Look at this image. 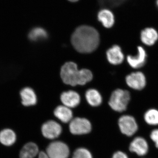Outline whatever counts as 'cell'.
<instances>
[{
	"instance_id": "cell-1",
	"label": "cell",
	"mask_w": 158,
	"mask_h": 158,
	"mask_svg": "<svg viewBox=\"0 0 158 158\" xmlns=\"http://www.w3.org/2000/svg\"><path fill=\"white\" fill-rule=\"evenodd\" d=\"M99 35L96 29L90 26H80L73 34L71 42L78 52L89 53L96 50L99 43Z\"/></svg>"
},
{
	"instance_id": "cell-11",
	"label": "cell",
	"mask_w": 158,
	"mask_h": 158,
	"mask_svg": "<svg viewBox=\"0 0 158 158\" xmlns=\"http://www.w3.org/2000/svg\"><path fill=\"white\" fill-rule=\"evenodd\" d=\"M98 19L106 28H111L116 22V16L111 9L104 8L98 11Z\"/></svg>"
},
{
	"instance_id": "cell-25",
	"label": "cell",
	"mask_w": 158,
	"mask_h": 158,
	"mask_svg": "<svg viewBox=\"0 0 158 158\" xmlns=\"http://www.w3.org/2000/svg\"><path fill=\"white\" fill-rule=\"evenodd\" d=\"M112 158H129L127 155L121 151L116 152L113 154Z\"/></svg>"
},
{
	"instance_id": "cell-6",
	"label": "cell",
	"mask_w": 158,
	"mask_h": 158,
	"mask_svg": "<svg viewBox=\"0 0 158 158\" xmlns=\"http://www.w3.org/2000/svg\"><path fill=\"white\" fill-rule=\"evenodd\" d=\"M70 132L73 135H81L88 134L91 130V125L85 118H76L70 121L69 125Z\"/></svg>"
},
{
	"instance_id": "cell-24",
	"label": "cell",
	"mask_w": 158,
	"mask_h": 158,
	"mask_svg": "<svg viewBox=\"0 0 158 158\" xmlns=\"http://www.w3.org/2000/svg\"><path fill=\"white\" fill-rule=\"evenodd\" d=\"M150 137L155 144L156 147L158 148V129L152 131Z\"/></svg>"
},
{
	"instance_id": "cell-12",
	"label": "cell",
	"mask_w": 158,
	"mask_h": 158,
	"mask_svg": "<svg viewBox=\"0 0 158 158\" xmlns=\"http://www.w3.org/2000/svg\"><path fill=\"white\" fill-rule=\"evenodd\" d=\"M147 59L146 51L142 47H138V54L135 56H128L127 62L129 65L134 69L140 68L144 65Z\"/></svg>"
},
{
	"instance_id": "cell-26",
	"label": "cell",
	"mask_w": 158,
	"mask_h": 158,
	"mask_svg": "<svg viewBox=\"0 0 158 158\" xmlns=\"http://www.w3.org/2000/svg\"><path fill=\"white\" fill-rule=\"evenodd\" d=\"M69 2H77L79 0H67Z\"/></svg>"
},
{
	"instance_id": "cell-21",
	"label": "cell",
	"mask_w": 158,
	"mask_h": 158,
	"mask_svg": "<svg viewBox=\"0 0 158 158\" xmlns=\"http://www.w3.org/2000/svg\"><path fill=\"white\" fill-rule=\"evenodd\" d=\"M144 119L145 122L150 125H158V110L155 109L147 110L144 114Z\"/></svg>"
},
{
	"instance_id": "cell-10",
	"label": "cell",
	"mask_w": 158,
	"mask_h": 158,
	"mask_svg": "<svg viewBox=\"0 0 158 158\" xmlns=\"http://www.w3.org/2000/svg\"><path fill=\"white\" fill-rule=\"evenodd\" d=\"M129 150L131 152H135L138 156H145L148 151V143L142 137H136L130 143Z\"/></svg>"
},
{
	"instance_id": "cell-3",
	"label": "cell",
	"mask_w": 158,
	"mask_h": 158,
	"mask_svg": "<svg viewBox=\"0 0 158 158\" xmlns=\"http://www.w3.org/2000/svg\"><path fill=\"white\" fill-rule=\"evenodd\" d=\"M62 81L66 85L75 86L79 85L80 70L73 62H67L62 66L60 72Z\"/></svg>"
},
{
	"instance_id": "cell-14",
	"label": "cell",
	"mask_w": 158,
	"mask_h": 158,
	"mask_svg": "<svg viewBox=\"0 0 158 158\" xmlns=\"http://www.w3.org/2000/svg\"><path fill=\"white\" fill-rule=\"evenodd\" d=\"M60 98L64 106L69 108L76 107L81 102V97L78 94L73 90L63 92Z\"/></svg>"
},
{
	"instance_id": "cell-19",
	"label": "cell",
	"mask_w": 158,
	"mask_h": 158,
	"mask_svg": "<svg viewBox=\"0 0 158 158\" xmlns=\"http://www.w3.org/2000/svg\"><path fill=\"white\" fill-rule=\"evenodd\" d=\"M85 97L88 103L92 106H98L102 104V99L101 95L95 89H90L87 90Z\"/></svg>"
},
{
	"instance_id": "cell-18",
	"label": "cell",
	"mask_w": 158,
	"mask_h": 158,
	"mask_svg": "<svg viewBox=\"0 0 158 158\" xmlns=\"http://www.w3.org/2000/svg\"><path fill=\"white\" fill-rule=\"evenodd\" d=\"M54 115L62 122L67 123L71 121L73 113L69 108L65 106L57 107L54 111Z\"/></svg>"
},
{
	"instance_id": "cell-7",
	"label": "cell",
	"mask_w": 158,
	"mask_h": 158,
	"mask_svg": "<svg viewBox=\"0 0 158 158\" xmlns=\"http://www.w3.org/2000/svg\"><path fill=\"white\" fill-rule=\"evenodd\" d=\"M19 158H49L46 153L40 152L38 146L30 142L25 144L20 151Z\"/></svg>"
},
{
	"instance_id": "cell-22",
	"label": "cell",
	"mask_w": 158,
	"mask_h": 158,
	"mask_svg": "<svg viewBox=\"0 0 158 158\" xmlns=\"http://www.w3.org/2000/svg\"><path fill=\"white\" fill-rule=\"evenodd\" d=\"M80 71V78L79 85H84L90 81L93 78V74L90 70L88 69H81Z\"/></svg>"
},
{
	"instance_id": "cell-20",
	"label": "cell",
	"mask_w": 158,
	"mask_h": 158,
	"mask_svg": "<svg viewBox=\"0 0 158 158\" xmlns=\"http://www.w3.org/2000/svg\"><path fill=\"white\" fill-rule=\"evenodd\" d=\"M47 36L46 31L44 29L40 27H36L32 29L28 35L29 39L32 41L45 39Z\"/></svg>"
},
{
	"instance_id": "cell-17",
	"label": "cell",
	"mask_w": 158,
	"mask_h": 158,
	"mask_svg": "<svg viewBox=\"0 0 158 158\" xmlns=\"http://www.w3.org/2000/svg\"><path fill=\"white\" fill-rule=\"evenodd\" d=\"M20 94L22 99V103L25 106H34L37 103V96L32 88H23L20 91Z\"/></svg>"
},
{
	"instance_id": "cell-4",
	"label": "cell",
	"mask_w": 158,
	"mask_h": 158,
	"mask_svg": "<svg viewBox=\"0 0 158 158\" xmlns=\"http://www.w3.org/2000/svg\"><path fill=\"white\" fill-rule=\"evenodd\" d=\"M46 153L49 158H68L69 150L68 146L62 141H54L49 144Z\"/></svg>"
},
{
	"instance_id": "cell-23",
	"label": "cell",
	"mask_w": 158,
	"mask_h": 158,
	"mask_svg": "<svg viewBox=\"0 0 158 158\" xmlns=\"http://www.w3.org/2000/svg\"><path fill=\"white\" fill-rule=\"evenodd\" d=\"M73 158H92V157L88 150L79 148L75 151Z\"/></svg>"
},
{
	"instance_id": "cell-2",
	"label": "cell",
	"mask_w": 158,
	"mask_h": 158,
	"mask_svg": "<svg viewBox=\"0 0 158 158\" xmlns=\"http://www.w3.org/2000/svg\"><path fill=\"white\" fill-rule=\"evenodd\" d=\"M131 98V94L128 90L117 89L111 94L109 105L114 111L123 112L127 109Z\"/></svg>"
},
{
	"instance_id": "cell-5",
	"label": "cell",
	"mask_w": 158,
	"mask_h": 158,
	"mask_svg": "<svg viewBox=\"0 0 158 158\" xmlns=\"http://www.w3.org/2000/svg\"><path fill=\"white\" fill-rule=\"evenodd\" d=\"M118 124L122 133L131 137L138 130V125L135 119L130 115H123L118 119Z\"/></svg>"
},
{
	"instance_id": "cell-13",
	"label": "cell",
	"mask_w": 158,
	"mask_h": 158,
	"mask_svg": "<svg viewBox=\"0 0 158 158\" xmlns=\"http://www.w3.org/2000/svg\"><path fill=\"white\" fill-rule=\"evenodd\" d=\"M141 40L144 44L147 46L154 45L158 40V32L152 27H145L141 30Z\"/></svg>"
},
{
	"instance_id": "cell-15",
	"label": "cell",
	"mask_w": 158,
	"mask_h": 158,
	"mask_svg": "<svg viewBox=\"0 0 158 158\" xmlns=\"http://www.w3.org/2000/svg\"><path fill=\"white\" fill-rule=\"evenodd\" d=\"M108 61L112 65L121 64L124 59V56L119 46L115 45L109 49L106 52Z\"/></svg>"
},
{
	"instance_id": "cell-9",
	"label": "cell",
	"mask_w": 158,
	"mask_h": 158,
	"mask_svg": "<svg viewBox=\"0 0 158 158\" xmlns=\"http://www.w3.org/2000/svg\"><path fill=\"white\" fill-rule=\"evenodd\" d=\"M62 128L60 125L53 120H49L43 124L41 131L45 138L53 139L60 135Z\"/></svg>"
},
{
	"instance_id": "cell-16",
	"label": "cell",
	"mask_w": 158,
	"mask_h": 158,
	"mask_svg": "<svg viewBox=\"0 0 158 158\" xmlns=\"http://www.w3.org/2000/svg\"><path fill=\"white\" fill-rule=\"evenodd\" d=\"M17 136L14 130L5 128L0 131V144L6 147L12 146L16 142Z\"/></svg>"
},
{
	"instance_id": "cell-27",
	"label": "cell",
	"mask_w": 158,
	"mask_h": 158,
	"mask_svg": "<svg viewBox=\"0 0 158 158\" xmlns=\"http://www.w3.org/2000/svg\"><path fill=\"white\" fill-rule=\"evenodd\" d=\"M156 6L157 7L158 9V0H156Z\"/></svg>"
},
{
	"instance_id": "cell-8",
	"label": "cell",
	"mask_w": 158,
	"mask_h": 158,
	"mask_svg": "<svg viewBox=\"0 0 158 158\" xmlns=\"http://www.w3.org/2000/svg\"><path fill=\"white\" fill-rule=\"evenodd\" d=\"M126 82L130 88L135 90H141L146 86V77L141 72L132 73L126 77Z\"/></svg>"
}]
</instances>
